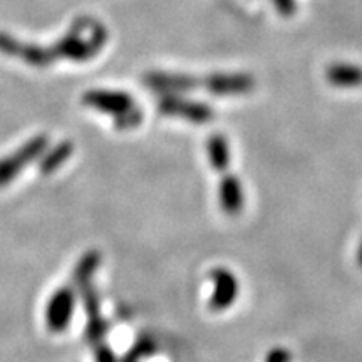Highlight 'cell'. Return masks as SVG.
<instances>
[{"label": "cell", "instance_id": "cell-5", "mask_svg": "<svg viewBox=\"0 0 362 362\" xmlns=\"http://www.w3.org/2000/svg\"><path fill=\"white\" fill-rule=\"evenodd\" d=\"M76 298L71 288H59L51 297L45 309V324L51 332H62L69 325L74 314Z\"/></svg>", "mask_w": 362, "mask_h": 362}, {"label": "cell", "instance_id": "cell-7", "mask_svg": "<svg viewBox=\"0 0 362 362\" xmlns=\"http://www.w3.org/2000/svg\"><path fill=\"white\" fill-rule=\"evenodd\" d=\"M218 202L221 210L228 216H237L245 206V193L243 185L232 173H223L218 185Z\"/></svg>", "mask_w": 362, "mask_h": 362}, {"label": "cell", "instance_id": "cell-12", "mask_svg": "<svg viewBox=\"0 0 362 362\" xmlns=\"http://www.w3.org/2000/svg\"><path fill=\"white\" fill-rule=\"evenodd\" d=\"M265 362H291V352L285 347H274L265 357Z\"/></svg>", "mask_w": 362, "mask_h": 362}, {"label": "cell", "instance_id": "cell-9", "mask_svg": "<svg viewBox=\"0 0 362 362\" xmlns=\"http://www.w3.org/2000/svg\"><path fill=\"white\" fill-rule=\"evenodd\" d=\"M206 155L210 166L218 173H226L230 168L232 151H230V141L223 133H215L206 141Z\"/></svg>", "mask_w": 362, "mask_h": 362}, {"label": "cell", "instance_id": "cell-11", "mask_svg": "<svg viewBox=\"0 0 362 362\" xmlns=\"http://www.w3.org/2000/svg\"><path fill=\"white\" fill-rule=\"evenodd\" d=\"M272 2H274V6L280 16L284 17H292L293 12L297 11L296 0H272Z\"/></svg>", "mask_w": 362, "mask_h": 362}, {"label": "cell", "instance_id": "cell-13", "mask_svg": "<svg viewBox=\"0 0 362 362\" xmlns=\"http://www.w3.org/2000/svg\"><path fill=\"white\" fill-rule=\"evenodd\" d=\"M98 362H116L115 361V356H112V352L110 351V347H103L101 351L98 352Z\"/></svg>", "mask_w": 362, "mask_h": 362}, {"label": "cell", "instance_id": "cell-2", "mask_svg": "<svg viewBox=\"0 0 362 362\" xmlns=\"http://www.w3.org/2000/svg\"><path fill=\"white\" fill-rule=\"evenodd\" d=\"M158 111L165 116L187 119L193 124H206L215 116L208 104L185 98V94H163L158 103Z\"/></svg>", "mask_w": 362, "mask_h": 362}, {"label": "cell", "instance_id": "cell-8", "mask_svg": "<svg viewBox=\"0 0 362 362\" xmlns=\"http://www.w3.org/2000/svg\"><path fill=\"white\" fill-rule=\"evenodd\" d=\"M327 83L339 89H354L362 86V67L352 62H334L325 71Z\"/></svg>", "mask_w": 362, "mask_h": 362}, {"label": "cell", "instance_id": "cell-4", "mask_svg": "<svg viewBox=\"0 0 362 362\" xmlns=\"http://www.w3.org/2000/svg\"><path fill=\"white\" fill-rule=\"evenodd\" d=\"M210 279L211 285H214L210 297V309L214 312L228 310L238 298V279L235 277L232 270L225 269V267H216V269L211 270Z\"/></svg>", "mask_w": 362, "mask_h": 362}, {"label": "cell", "instance_id": "cell-6", "mask_svg": "<svg viewBox=\"0 0 362 362\" xmlns=\"http://www.w3.org/2000/svg\"><path fill=\"white\" fill-rule=\"evenodd\" d=\"M44 148L45 138H35L29 144L22 146L17 153L0 160V187L11 183L25 165H29L30 161L35 160L42 153Z\"/></svg>", "mask_w": 362, "mask_h": 362}, {"label": "cell", "instance_id": "cell-10", "mask_svg": "<svg viewBox=\"0 0 362 362\" xmlns=\"http://www.w3.org/2000/svg\"><path fill=\"white\" fill-rule=\"evenodd\" d=\"M69 153H71V148L66 149V146H61V149H59V155L47 156V160H45L42 165L44 173H49V171L57 170L59 166L62 165V160H66V156H69Z\"/></svg>", "mask_w": 362, "mask_h": 362}, {"label": "cell", "instance_id": "cell-3", "mask_svg": "<svg viewBox=\"0 0 362 362\" xmlns=\"http://www.w3.org/2000/svg\"><path fill=\"white\" fill-rule=\"evenodd\" d=\"M202 88L218 98L243 96L255 88V79L247 72H216L202 78Z\"/></svg>", "mask_w": 362, "mask_h": 362}, {"label": "cell", "instance_id": "cell-14", "mask_svg": "<svg viewBox=\"0 0 362 362\" xmlns=\"http://www.w3.org/2000/svg\"><path fill=\"white\" fill-rule=\"evenodd\" d=\"M356 259H357V264H359V267L362 269V240H361L359 247H357V255H356Z\"/></svg>", "mask_w": 362, "mask_h": 362}, {"label": "cell", "instance_id": "cell-1", "mask_svg": "<svg viewBox=\"0 0 362 362\" xmlns=\"http://www.w3.org/2000/svg\"><path fill=\"white\" fill-rule=\"evenodd\" d=\"M86 103L93 110L115 116V123L119 129H133L141 123L143 112L136 106L134 99L128 93L117 90H94L86 96Z\"/></svg>", "mask_w": 362, "mask_h": 362}]
</instances>
